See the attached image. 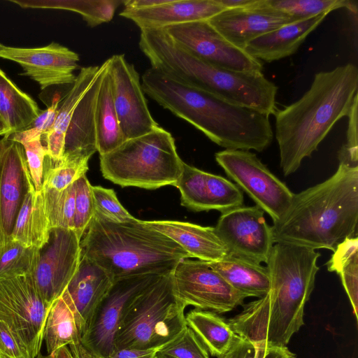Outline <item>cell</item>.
Segmentation results:
<instances>
[{
	"label": "cell",
	"instance_id": "1",
	"mask_svg": "<svg viewBox=\"0 0 358 358\" xmlns=\"http://www.w3.org/2000/svg\"><path fill=\"white\" fill-rule=\"evenodd\" d=\"M320 257L309 248L274 243L266 263L269 291L235 315L238 333L253 342L286 346L304 324V308L314 289Z\"/></svg>",
	"mask_w": 358,
	"mask_h": 358
},
{
	"label": "cell",
	"instance_id": "2",
	"mask_svg": "<svg viewBox=\"0 0 358 358\" xmlns=\"http://www.w3.org/2000/svg\"><path fill=\"white\" fill-rule=\"evenodd\" d=\"M358 167L339 163L324 182L294 194L292 201L271 227L274 243L334 251L357 236Z\"/></svg>",
	"mask_w": 358,
	"mask_h": 358
},
{
	"label": "cell",
	"instance_id": "3",
	"mask_svg": "<svg viewBox=\"0 0 358 358\" xmlns=\"http://www.w3.org/2000/svg\"><path fill=\"white\" fill-rule=\"evenodd\" d=\"M358 90V69L351 63L317 73L296 101L278 109L275 138L283 174L294 173L334 125L348 116Z\"/></svg>",
	"mask_w": 358,
	"mask_h": 358
},
{
	"label": "cell",
	"instance_id": "4",
	"mask_svg": "<svg viewBox=\"0 0 358 358\" xmlns=\"http://www.w3.org/2000/svg\"><path fill=\"white\" fill-rule=\"evenodd\" d=\"M139 48L152 68L229 102L269 116L275 115L278 87L262 72H238L196 57L163 29L141 30Z\"/></svg>",
	"mask_w": 358,
	"mask_h": 358
},
{
	"label": "cell",
	"instance_id": "5",
	"mask_svg": "<svg viewBox=\"0 0 358 358\" xmlns=\"http://www.w3.org/2000/svg\"><path fill=\"white\" fill-rule=\"evenodd\" d=\"M80 254L105 269L114 281L144 274L164 275L191 257L172 239L134 218L113 222L97 212L80 239Z\"/></svg>",
	"mask_w": 358,
	"mask_h": 358
},
{
	"label": "cell",
	"instance_id": "6",
	"mask_svg": "<svg viewBox=\"0 0 358 358\" xmlns=\"http://www.w3.org/2000/svg\"><path fill=\"white\" fill-rule=\"evenodd\" d=\"M143 90L225 150L243 148L252 138L257 113L180 82L153 68L142 76Z\"/></svg>",
	"mask_w": 358,
	"mask_h": 358
},
{
	"label": "cell",
	"instance_id": "7",
	"mask_svg": "<svg viewBox=\"0 0 358 358\" xmlns=\"http://www.w3.org/2000/svg\"><path fill=\"white\" fill-rule=\"evenodd\" d=\"M183 163L171 134L160 127L100 155L101 171L106 179L122 187L148 189L175 186Z\"/></svg>",
	"mask_w": 358,
	"mask_h": 358
},
{
	"label": "cell",
	"instance_id": "8",
	"mask_svg": "<svg viewBox=\"0 0 358 358\" xmlns=\"http://www.w3.org/2000/svg\"><path fill=\"white\" fill-rule=\"evenodd\" d=\"M171 274L160 276L129 305L115 338V350L160 349L187 327L186 306L173 293Z\"/></svg>",
	"mask_w": 358,
	"mask_h": 358
},
{
	"label": "cell",
	"instance_id": "9",
	"mask_svg": "<svg viewBox=\"0 0 358 358\" xmlns=\"http://www.w3.org/2000/svg\"><path fill=\"white\" fill-rule=\"evenodd\" d=\"M50 307L40 296L31 274L0 278V320L25 346L30 358L40 354Z\"/></svg>",
	"mask_w": 358,
	"mask_h": 358
},
{
	"label": "cell",
	"instance_id": "10",
	"mask_svg": "<svg viewBox=\"0 0 358 358\" xmlns=\"http://www.w3.org/2000/svg\"><path fill=\"white\" fill-rule=\"evenodd\" d=\"M217 164L236 185L266 212L273 222L289 207L294 193L250 150H224L215 155Z\"/></svg>",
	"mask_w": 358,
	"mask_h": 358
},
{
	"label": "cell",
	"instance_id": "11",
	"mask_svg": "<svg viewBox=\"0 0 358 358\" xmlns=\"http://www.w3.org/2000/svg\"><path fill=\"white\" fill-rule=\"evenodd\" d=\"M160 275L144 274L115 280L98 306L82 338L87 358H108L125 313L134 300Z\"/></svg>",
	"mask_w": 358,
	"mask_h": 358
},
{
	"label": "cell",
	"instance_id": "12",
	"mask_svg": "<svg viewBox=\"0 0 358 358\" xmlns=\"http://www.w3.org/2000/svg\"><path fill=\"white\" fill-rule=\"evenodd\" d=\"M171 275L173 293L185 306L224 313L242 305L247 298L204 261L182 259Z\"/></svg>",
	"mask_w": 358,
	"mask_h": 358
},
{
	"label": "cell",
	"instance_id": "13",
	"mask_svg": "<svg viewBox=\"0 0 358 358\" xmlns=\"http://www.w3.org/2000/svg\"><path fill=\"white\" fill-rule=\"evenodd\" d=\"M185 50L213 66L238 72H262L263 64L226 40L207 20L163 29Z\"/></svg>",
	"mask_w": 358,
	"mask_h": 358
},
{
	"label": "cell",
	"instance_id": "14",
	"mask_svg": "<svg viewBox=\"0 0 358 358\" xmlns=\"http://www.w3.org/2000/svg\"><path fill=\"white\" fill-rule=\"evenodd\" d=\"M214 228L229 255L266 263L275 243L259 206H241L222 212Z\"/></svg>",
	"mask_w": 358,
	"mask_h": 358
},
{
	"label": "cell",
	"instance_id": "15",
	"mask_svg": "<svg viewBox=\"0 0 358 358\" xmlns=\"http://www.w3.org/2000/svg\"><path fill=\"white\" fill-rule=\"evenodd\" d=\"M80 239L71 229L51 228L48 241L39 248L32 275L36 287L49 306L66 289L80 260Z\"/></svg>",
	"mask_w": 358,
	"mask_h": 358
},
{
	"label": "cell",
	"instance_id": "16",
	"mask_svg": "<svg viewBox=\"0 0 358 358\" xmlns=\"http://www.w3.org/2000/svg\"><path fill=\"white\" fill-rule=\"evenodd\" d=\"M108 61L113 102L124 141L148 134L159 125L151 115L138 73L123 55Z\"/></svg>",
	"mask_w": 358,
	"mask_h": 358
},
{
	"label": "cell",
	"instance_id": "17",
	"mask_svg": "<svg viewBox=\"0 0 358 358\" xmlns=\"http://www.w3.org/2000/svg\"><path fill=\"white\" fill-rule=\"evenodd\" d=\"M0 58L18 64L22 76L36 81L41 90L53 86L73 84L78 68V55L68 48L52 42L38 48H19L0 43Z\"/></svg>",
	"mask_w": 358,
	"mask_h": 358
},
{
	"label": "cell",
	"instance_id": "18",
	"mask_svg": "<svg viewBox=\"0 0 358 358\" xmlns=\"http://www.w3.org/2000/svg\"><path fill=\"white\" fill-rule=\"evenodd\" d=\"M23 146L0 140V241L11 238L25 196L34 188Z\"/></svg>",
	"mask_w": 358,
	"mask_h": 358
},
{
	"label": "cell",
	"instance_id": "19",
	"mask_svg": "<svg viewBox=\"0 0 358 358\" xmlns=\"http://www.w3.org/2000/svg\"><path fill=\"white\" fill-rule=\"evenodd\" d=\"M123 3L120 15L141 30L208 20L226 10L217 0H127Z\"/></svg>",
	"mask_w": 358,
	"mask_h": 358
},
{
	"label": "cell",
	"instance_id": "20",
	"mask_svg": "<svg viewBox=\"0 0 358 358\" xmlns=\"http://www.w3.org/2000/svg\"><path fill=\"white\" fill-rule=\"evenodd\" d=\"M303 19L271 8L264 0H257L248 8L226 9L207 21L229 43L243 50L253 39Z\"/></svg>",
	"mask_w": 358,
	"mask_h": 358
},
{
	"label": "cell",
	"instance_id": "21",
	"mask_svg": "<svg viewBox=\"0 0 358 358\" xmlns=\"http://www.w3.org/2000/svg\"><path fill=\"white\" fill-rule=\"evenodd\" d=\"M175 187L180 192L181 205L194 211L221 213L243 206V191L228 179L185 162Z\"/></svg>",
	"mask_w": 358,
	"mask_h": 358
},
{
	"label": "cell",
	"instance_id": "22",
	"mask_svg": "<svg viewBox=\"0 0 358 358\" xmlns=\"http://www.w3.org/2000/svg\"><path fill=\"white\" fill-rule=\"evenodd\" d=\"M114 282L110 275L94 261L80 256L78 268L65 290L85 326V331L98 306Z\"/></svg>",
	"mask_w": 358,
	"mask_h": 358
},
{
	"label": "cell",
	"instance_id": "23",
	"mask_svg": "<svg viewBox=\"0 0 358 358\" xmlns=\"http://www.w3.org/2000/svg\"><path fill=\"white\" fill-rule=\"evenodd\" d=\"M71 115L65 137L64 157L88 160L96 150L94 111L97 93L108 62Z\"/></svg>",
	"mask_w": 358,
	"mask_h": 358
},
{
	"label": "cell",
	"instance_id": "24",
	"mask_svg": "<svg viewBox=\"0 0 358 358\" xmlns=\"http://www.w3.org/2000/svg\"><path fill=\"white\" fill-rule=\"evenodd\" d=\"M144 222L178 243L191 258L213 262L220 261L229 255L227 248L217 235L214 227H203L173 220H153Z\"/></svg>",
	"mask_w": 358,
	"mask_h": 358
},
{
	"label": "cell",
	"instance_id": "25",
	"mask_svg": "<svg viewBox=\"0 0 358 358\" xmlns=\"http://www.w3.org/2000/svg\"><path fill=\"white\" fill-rule=\"evenodd\" d=\"M85 332V326L64 290L51 304L45 320L43 341L48 355L69 345L74 358H87L82 344Z\"/></svg>",
	"mask_w": 358,
	"mask_h": 358
},
{
	"label": "cell",
	"instance_id": "26",
	"mask_svg": "<svg viewBox=\"0 0 358 358\" xmlns=\"http://www.w3.org/2000/svg\"><path fill=\"white\" fill-rule=\"evenodd\" d=\"M327 15L323 13L282 26L250 41L243 50L252 57L266 62L289 57L298 50Z\"/></svg>",
	"mask_w": 358,
	"mask_h": 358
},
{
	"label": "cell",
	"instance_id": "27",
	"mask_svg": "<svg viewBox=\"0 0 358 358\" xmlns=\"http://www.w3.org/2000/svg\"><path fill=\"white\" fill-rule=\"evenodd\" d=\"M100 66L83 67L72 84V87L59 106L52 128L41 137L45 143L46 155L53 162L59 161L64 154L65 137L71 115L76 105L88 87L103 69Z\"/></svg>",
	"mask_w": 358,
	"mask_h": 358
},
{
	"label": "cell",
	"instance_id": "28",
	"mask_svg": "<svg viewBox=\"0 0 358 358\" xmlns=\"http://www.w3.org/2000/svg\"><path fill=\"white\" fill-rule=\"evenodd\" d=\"M208 264L233 288L247 297L260 298L269 291L268 268L261 264L229 255L220 261Z\"/></svg>",
	"mask_w": 358,
	"mask_h": 358
},
{
	"label": "cell",
	"instance_id": "29",
	"mask_svg": "<svg viewBox=\"0 0 358 358\" xmlns=\"http://www.w3.org/2000/svg\"><path fill=\"white\" fill-rule=\"evenodd\" d=\"M41 111L0 68V116L8 131L6 137L28 129Z\"/></svg>",
	"mask_w": 358,
	"mask_h": 358
},
{
	"label": "cell",
	"instance_id": "30",
	"mask_svg": "<svg viewBox=\"0 0 358 358\" xmlns=\"http://www.w3.org/2000/svg\"><path fill=\"white\" fill-rule=\"evenodd\" d=\"M50 229L43 191L34 187L25 196L11 238L25 246L41 248L48 240Z\"/></svg>",
	"mask_w": 358,
	"mask_h": 358
},
{
	"label": "cell",
	"instance_id": "31",
	"mask_svg": "<svg viewBox=\"0 0 358 358\" xmlns=\"http://www.w3.org/2000/svg\"><path fill=\"white\" fill-rule=\"evenodd\" d=\"M185 322L209 354L217 358L223 357L239 338L228 321L213 311L194 308L187 313Z\"/></svg>",
	"mask_w": 358,
	"mask_h": 358
},
{
	"label": "cell",
	"instance_id": "32",
	"mask_svg": "<svg viewBox=\"0 0 358 358\" xmlns=\"http://www.w3.org/2000/svg\"><path fill=\"white\" fill-rule=\"evenodd\" d=\"M94 122L96 150L100 155L111 152L124 141L113 102L108 64L97 93Z\"/></svg>",
	"mask_w": 358,
	"mask_h": 358
},
{
	"label": "cell",
	"instance_id": "33",
	"mask_svg": "<svg viewBox=\"0 0 358 358\" xmlns=\"http://www.w3.org/2000/svg\"><path fill=\"white\" fill-rule=\"evenodd\" d=\"M8 1L23 8L62 9L78 13L91 27L110 21L117 7L123 3L119 0Z\"/></svg>",
	"mask_w": 358,
	"mask_h": 358
},
{
	"label": "cell",
	"instance_id": "34",
	"mask_svg": "<svg viewBox=\"0 0 358 358\" xmlns=\"http://www.w3.org/2000/svg\"><path fill=\"white\" fill-rule=\"evenodd\" d=\"M330 272H336L341 280L353 313L358 319V238H349L337 246L327 263Z\"/></svg>",
	"mask_w": 358,
	"mask_h": 358
},
{
	"label": "cell",
	"instance_id": "35",
	"mask_svg": "<svg viewBox=\"0 0 358 358\" xmlns=\"http://www.w3.org/2000/svg\"><path fill=\"white\" fill-rule=\"evenodd\" d=\"M38 259L39 248L25 246L12 238L0 241V278L33 275Z\"/></svg>",
	"mask_w": 358,
	"mask_h": 358
},
{
	"label": "cell",
	"instance_id": "36",
	"mask_svg": "<svg viewBox=\"0 0 358 358\" xmlns=\"http://www.w3.org/2000/svg\"><path fill=\"white\" fill-rule=\"evenodd\" d=\"M42 191L50 228L73 229L75 182L61 191L50 188H43Z\"/></svg>",
	"mask_w": 358,
	"mask_h": 358
},
{
	"label": "cell",
	"instance_id": "37",
	"mask_svg": "<svg viewBox=\"0 0 358 358\" xmlns=\"http://www.w3.org/2000/svg\"><path fill=\"white\" fill-rule=\"evenodd\" d=\"M87 170L88 160L62 157L59 161L53 162L46 155L43 167V188L63 190L85 175Z\"/></svg>",
	"mask_w": 358,
	"mask_h": 358
},
{
	"label": "cell",
	"instance_id": "38",
	"mask_svg": "<svg viewBox=\"0 0 358 358\" xmlns=\"http://www.w3.org/2000/svg\"><path fill=\"white\" fill-rule=\"evenodd\" d=\"M267 6L301 18L329 13L341 8L357 14L355 1L348 0H264Z\"/></svg>",
	"mask_w": 358,
	"mask_h": 358
},
{
	"label": "cell",
	"instance_id": "39",
	"mask_svg": "<svg viewBox=\"0 0 358 358\" xmlns=\"http://www.w3.org/2000/svg\"><path fill=\"white\" fill-rule=\"evenodd\" d=\"M8 137L23 146L34 188L36 191L42 190L46 157V150L41 141L42 134L31 128L12 134Z\"/></svg>",
	"mask_w": 358,
	"mask_h": 358
},
{
	"label": "cell",
	"instance_id": "40",
	"mask_svg": "<svg viewBox=\"0 0 358 358\" xmlns=\"http://www.w3.org/2000/svg\"><path fill=\"white\" fill-rule=\"evenodd\" d=\"M75 215L73 230L78 237L81 239L90 223L94 212V203L90 184L85 175L81 176L75 182Z\"/></svg>",
	"mask_w": 358,
	"mask_h": 358
},
{
	"label": "cell",
	"instance_id": "41",
	"mask_svg": "<svg viewBox=\"0 0 358 358\" xmlns=\"http://www.w3.org/2000/svg\"><path fill=\"white\" fill-rule=\"evenodd\" d=\"M223 358H296L286 346L253 343L239 338Z\"/></svg>",
	"mask_w": 358,
	"mask_h": 358
},
{
	"label": "cell",
	"instance_id": "42",
	"mask_svg": "<svg viewBox=\"0 0 358 358\" xmlns=\"http://www.w3.org/2000/svg\"><path fill=\"white\" fill-rule=\"evenodd\" d=\"M158 352L174 358H210L204 345L188 327Z\"/></svg>",
	"mask_w": 358,
	"mask_h": 358
},
{
	"label": "cell",
	"instance_id": "43",
	"mask_svg": "<svg viewBox=\"0 0 358 358\" xmlns=\"http://www.w3.org/2000/svg\"><path fill=\"white\" fill-rule=\"evenodd\" d=\"M95 212L116 222H125L134 217L119 202L113 189L92 186Z\"/></svg>",
	"mask_w": 358,
	"mask_h": 358
},
{
	"label": "cell",
	"instance_id": "44",
	"mask_svg": "<svg viewBox=\"0 0 358 358\" xmlns=\"http://www.w3.org/2000/svg\"><path fill=\"white\" fill-rule=\"evenodd\" d=\"M357 103L358 94L355 96L348 115L346 143L338 152L339 163L352 167H358Z\"/></svg>",
	"mask_w": 358,
	"mask_h": 358
},
{
	"label": "cell",
	"instance_id": "45",
	"mask_svg": "<svg viewBox=\"0 0 358 358\" xmlns=\"http://www.w3.org/2000/svg\"><path fill=\"white\" fill-rule=\"evenodd\" d=\"M0 358H30L25 346L10 328L1 320Z\"/></svg>",
	"mask_w": 358,
	"mask_h": 358
},
{
	"label": "cell",
	"instance_id": "46",
	"mask_svg": "<svg viewBox=\"0 0 358 358\" xmlns=\"http://www.w3.org/2000/svg\"><path fill=\"white\" fill-rule=\"evenodd\" d=\"M60 101L59 95L55 96L51 104L47 109L41 111L39 116L29 128H35L43 135L48 133L52 128L56 120Z\"/></svg>",
	"mask_w": 358,
	"mask_h": 358
},
{
	"label": "cell",
	"instance_id": "47",
	"mask_svg": "<svg viewBox=\"0 0 358 358\" xmlns=\"http://www.w3.org/2000/svg\"><path fill=\"white\" fill-rule=\"evenodd\" d=\"M159 348H120L115 349L108 358H155Z\"/></svg>",
	"mask_w": 358,
	"mask_h": 358
},
{
	"label": "cell",
	"instance_id": "48",
	"mask_svg": "<svg viewBox=\"0 0 358 358\" xmlns=\"http://www.w3.org/2000/svg\"><path fill=\"white\" fill-rule=\"evenodd\" d=\"M226 9L248 8L254 5L257 0H217Z\"/></svg>",
	"mask_w": 358,
	"mask_h": 358
},
{
	"label": "cell",
	"instance_id": "49",
	"mask_svg": "<svg viewBox=\"0 0 358 358\" xmlns=\"http://www.w3.org/2000/svg\"><path fill=\"white\" fill-rule=\"evenodd\" d=\"M43 358H74L67 346L62 347Z\"/></svg>",
	"mask_w": 358,
	"mask_h": 358
},
{
	"label": "cell",
	"instance_id": "50",
	"mask_svg": "<svg viewBox=\"0 0 358 358\" xmlns=\"http://www.w3.org/2000/svg\"><path fill=\"white\" fill-rule=\"evenodd\" d=\"M8 129L0 116V136H6L8 135Z\"/></svg>",
	"mask_w": 358,
	"mask_h": 358
},
{
	"label": "cell",
	"instance_id": "51",
	"mask_svg": "<svg viewBox=\"0 0 358 358\" xmlns=\"http://www.w3.org/2000/svg\"><path fill=\"white\" fill-rule=\"evenodd\" d=\"M155 358H174V357H170V356H167V355H162V354H161L159 352H157Z\"/></svg>",
	"mask_w": 358,
	"mask_h": 358
},
{
	"label": "cell",
	"instance_id": "52",
	"mask_svg": "<svg viewBox=\"0 0 358 358\" xmlns=\"http://www.w3.org/2000/svg\"><path fill=\"white\" fill-rule=\"evenodd\" d=\"M222 358H223V357H222Z\"/></svg>",
	"mask_w": 358,
	"mask_h": 358
}]
</instances>
